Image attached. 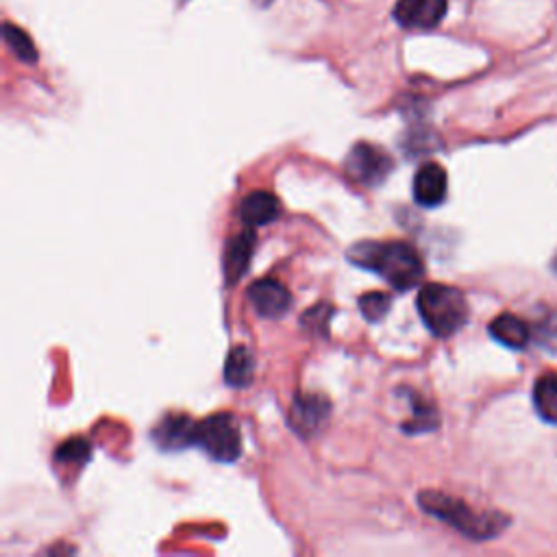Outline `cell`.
Returning a JSON list of instances; mask_svg holds the SVG:
<instances>
[{
  "label": "cell",
  "instance_id": "cell-15",
  "mask_svg": "<svg viewBox=\"0 0 557 557\" xmlns=\"http://www.w3.org/2000/svg\"><path fill=\"white\" fill-rule=\"evenodd\" d=\"M533 407L544 422L557 424V374H544L533 385Z\"/></svg>",
  "mask_w": 557,
  "mask_h": 557
},
{
  "label": "cell",
  "instance_id": "cell-4",
  "mask_svg": "<svg viewBox=\"0 0 557 557\" xmlns=\"http://www.w3.org/2000/svg\"><path fill=\"white\" fill-rule=\"evenodd\" d=\"M194 446L215 461H235L242 455V437L235 416L213 413L194 426Z\"/></svg>",
  "mask_w": 557,
  "mask_h": 557
},
{
  "label": "cell",
  "instance_id": "cell-2",
  "mask_svg": "<svg viewBox=\"0 0 557 557\" xmlns=\"http://www.w3.org/2000/svg\"><path fill=\"white\" fill-rule=\"evenodd\" d=\"M416 307L426 329L437 337H448L457 333L468 320L466 296L450 285H442V283L424 285L418 292Z\"/></svg>",
  "mask_w": 557,
  "mask_h": 557
},
{
  "label": "cell",
  "instance_id": "cell-17",
  "mask_svg": "<svg viewBox=\"0 0 557 557\" xmlns=\"http://www.w3.org/2000/svg\"><path fill=\"white\" fill-rule=\"evenodd\" d=\"M389 307H392V298L385 292H370L359 298V309L363 318L370 322H379L381 318H385Z\"/></svg>",
  "mask_w": 557,
  "mask_h": 557
},
{
  "label": "cell",
  "instance_id": "cell-3",
  "mask_svg": "<svg viewBox=\"0 0 557 557\" xmlns=\"http://www.w3.org/2000/svg\"><path fill=\"white\" fill-rule=\"evenodd\" d=\"M418 503L431 516L448 522L450 527L474 540L492 537L507 524V520L500 513H479L470 509L463 500H457L440 492H422L418 496Z\"/></svg>",
  "mask_w": 557,
  "mask_h": 557
},
{
  "label": "cell",
  "instance_id": "cell-19",
  "mask_svg": "<svg viewBox=\"0 0 557 557\" xmlns=\"http://www.w3.org/2000/svg\"><path fill=\"white\" fill-rule=\"evenodd\" d=\"M255 2H257V4H261V7H265V4H270L272 0H255Z\"/></svg>",
  "mask_w": 557,
  "mask_h": 557
},
{
  "label": "cell",
  "instance_id": "cell-20",
  "mask_svg": "<svg viewBox=\"0 0 557 557\" xmlns=\"http://www.w3.org/2000/svg\"><path fill=\"white\" fill-rule=\"evenodd\" d=\"M553 270L557 272V255H555V259H553Z\"/></svg>",
  "mask_w": 557,
  "mask_h": 557
},
{
  "label": "cell",
  "instance_id": "cell-16",
  "mask_svg": "<svg viewBox=\"0 0 557 557\" xmlns=\"http://www.w3.org/2000/svg\"><path fill=\"white\" fill-rule=\"evenodd\" d=\"M2 33H4L7 46L13 50V54H15L20 61H24V63H35V61H37V48H35V44L30 41V37H28L20 26L7 22L4 28H2Z\"/></svg>",
  "mask_w": 557,
  "mask_h": 557
},
{
  "label": "cell",
  "instance_id": "cell-13",
  "mask_svg": "<svg viewBox=\"0 0 557 557\" xmlns=\"http://www.w3.org/2000/svg\"><path fill=\"white\" fill-rule=\"evenodd\" d=\"M326 413L329 403L322 396H296L292 405V424L302 433H311L326 418Z\"/></svg>",
  "mask_w": 557,
  "mask_h": 557
},
{
  "label": "cell",
  "instance_id": "cell-7",
  "mask_svg": "<svg viewBox=\"0 0 557 557\" xmlns=\"http://www.w3.org/2000/svg\"><path fill=\"white\" fill-rule=\"evenodd\" d=\"M248 300L259 315L281 318L292 305V294L281 281L261 278L248 287Z\"/></svg>",
  "mask_w": 557,
  "mask_h": 557
},
{
  "label": "cell",
  "instance_id": "cell-11",
  "mask_svg": "<svg viewBox=\"0 0 557 557\" xmlns=\"http://www.w3.org/2000/svg\"><path fill=\"white\" fill-rule=\"evenodd\" d=\"M194 426L196 422H191L189 416H183V413L165 416L161 424L154 426L152 440L165 450H178L194 444Z\"/></svg>",
  "mask_w": 557,
  "mask_h": 557
},
{
  "label": "cell",
  "instance_id": "cell-18",
  "mask_svg": "<svg viewBox=\"0 0 557 557\" xmlns=\"http://www.w3.org/2000/svg\"><path fill=\"white\" fill-rule=\"evenodd\" d=\"M89 444L83 437H72L65 440L59 448H57V459L59 461H85L89 457Z\"/></svg>",
  "mask_w": 557,
  "mask_h": 557
},
{
  "label": "cell",
  "instance_id": "cell-12",
  "mask_svg": "<svg viewBox=\"0 0 557 557\" xmlns=\"http://www.w3.org/2000/svg\"><path fill=\"white\" fill-rule=\"evenodd\" d=\"M490 335L509 348H524L531 339V329L513 313H500L490 322Z\"/></svg>",
  "mask_w": 557,
  "mask_h": 557
},
{
  "label": "cell",
  "instance_id": "cell-8",
  "mask_svg": "<svg viewBox=\"0 0 557 557\" xmlns=\"http://www.w3.org/2000/svg\"><path fill=\"white\" fill-rule=\"evenodd\" d=\"M413 200L420 207L433 209L440 207L446 200V191H448V176L446 170L440 163H424L418 168V172L413 174Z\"/></svg>",
  "mask_w": 557,
  "mask_h": 557
},
{
  "label": "cell",
  "instance_id": "cell-1",
  "mask_svg": "<svg viewBox=\"0 0 557 557\" xmlns=\"http://www.w3.org/2000/svg\"><path fill=\"white\" fill-rule=\"evenodd\" d=\"M346 257L352 265L383 276L400 292L416 287L424 276V263L407 242H357Z\"/></svg>",
  "mask_w": 557,
  "mask_h": 557
},
{
  "label": "cell",
  "instance_id": "cell-9",
  "mask_svg": "<svg viewBox=\"0 0 557 557\" xmlns=\"http://www.w3.org/2000/svg\"><path fill=\"white\" fill-rule=\"evenodd\" d=\"M255 233L252 231H242L237 235H233L228 242H226V248H224V276L226 281L233 285L237 283L248 265H250V259H252V250H255Z\"/></svg>",
  "mask_w": 557,
  "mask_h": 557
},
{
  "label": "cell",
  "instance_id": "cell-5",
  "mask_svg": "<svg viewBox=\"0 0 557 557\" xmlns=\"http://www.w3.org/2000/svg\"><path fill=\"white\" fill-rule=\"evenodd\" d=\"M346 170L363 185H379L387 178L392 170V159L385 150L372 144H357L346 159Z\"/></svg>",
  "mask_w": 557,
  "mask_h": 557
},
{
  "label": "cell",
  "instance_id": "cell-14",
  "mask_svg": "<svg viewBox=\"0 0 557 557\" xmlns=\"http://www.w3.org/2000/svg\"><path fill=\"white\" fill-rule=\"evenodd\" d=\"M255 357L246 346H233L224 363V381L233 387H244L252 381Z\"/></svg>",
  "mask_w": 557,
  "mask_h": 557
},
{
  "label": "cell",
  "instance_id": "cell-10",
  "mask_svg": "<svg viewBox=\"0 0 557 557\" xmlns=\"http://www.w3.org/2000/svg\"><path fill=\"white\" fill-rule=\"evenodd\" d=\"M281 213L278 198L265 189H255L246 194L239 202V218L246 226H263L276 220Z\"/></svg>",
  "mask_w": 557,
  "mask_h": 557
},
{
  "label": "cell",
  "instance_id": "cell-6",
  "mask_svg": "<svg viewBox=\"0 0 557 557\" xmlns=\"http://www.w3.org/2000/svg\"><path fill=\"white\" fill-rule=\"evenodd\" d=\"M446 15V0H398L394 20L403 28H435Z\"/></svg>",
  "mask_w": 557,
  "mask_h": 557
}]
</instances>
